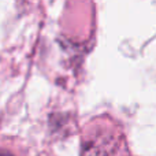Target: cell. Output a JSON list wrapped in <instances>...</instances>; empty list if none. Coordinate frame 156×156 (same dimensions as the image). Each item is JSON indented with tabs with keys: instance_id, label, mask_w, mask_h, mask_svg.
<instances>
[{
	"instance_id": "6da1fadb",
	"label": "cell",
	"mask_w": 156,
	"mask_h": 156,
	"mask_svg": "<svg viewBox=\"0 0 156 156\" xmlns=\"http://www.w3.org/2000/svg\"><path fill=\"white\" fill-rule=\"evenodd\" d=\"M0 156H12V155L8 154V152H5V151H0Z\"/></svg>"
}]
</instances>
